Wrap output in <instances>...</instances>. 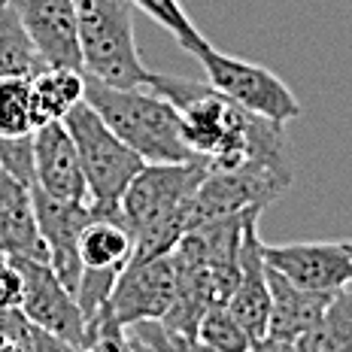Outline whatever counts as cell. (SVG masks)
Instances as JSON below:
<instances>
[{
	"instance_id": "6da1fadb",
	"label": "cell",
	"mask_w": 352,
	"mask_h": 352,
	"mask_svg": "<svg viewBox=\"0 0 352 352\" xmlns=\"http://www.w3.org/2000/svg\"><path fill=\"white\" fill-rule=\"evenodd\" d=\"M143 88L161 94L176 107L182 143L207 170H231L246 161L292 170L285 124L258 119V116L234 107L207 82L179 79L170 73L149 70Z\"/></svg>"
},
{
	"instance_id": "7a4b0ae2",
	"label": "cell",
	"mask_w": 352,
	"mask_h": 352,
	"mask_svg": "<svg viewBox=\"0 0 352 352\" xmlns=\"http://www.w3.org/2000/svg\"><path fill=\"white\" fill-rule=\"evenodd\" d=\"M85 104L146 164L195 161L179 137V113L149 88H113L85 76Z\"/></svg>"
},
{
	"instance_id": "3957f363",
	"label": "cell",
	"mask_w": 352,
	"mask_h": 352,
	"mask_svg": "<svg viewBox=\"0 0 352 352\" xmlns=\"http://www.w3.org/2000/svg\"><path fill=\"white\" fill-rule=\"evenodd\" d=\"M82 73L113 88H143L149 67L134 36L128 0H73Z\"/></svg>"
},
{
	"instance_id": "277c9868",
	"label": "cell",
	"mask_w": 352,
	"mask_h": 352,
	"mask_svg": "<svg viewBox=\"0 0 352 352\" xmlns=\"http://www.w3.org/2000/svg\"><path fill=\"white\" fill-rule=\"evenodd\" d=\"M61 122L76 146L91 212H100V216L119 212L124 188L146 161L134 149H128L85 100L73 107Z\"/></svg>"
},
{
	"instance_id": "5b68a950",
	"label": "cell",
	"mask_w": 352,
	"mask_h": 352,
	"mask_svg": "<svg viewBox=\"0 0 352 352\" xmlns=\"http://www.w3.org/2000/svg\"><path fill=\"white\" fill-rule=\"evenodd\" d=\"M195 61L207 73V85L212 91H219L234 107L246 109L258 119L289 124L304 116V107L295 98V91L274 70L261 67V64L243 61L237 55H225L212 43Z\"/></svg>"
},
{
	"instance_id": "8992f818",
	"label": "cell",
	"mask_w": 352,
	"mask_h": 352,
	"mask_svg": "<svg viewBox=\"0 0 352 352\" xmlns=\"http://www.w3.org/2000/svg\"><path fill=\"white\" fill-rule=\"evenodd\" d=\"M292 186V170L246 161L231 170H207L192 197V228L234 212L264 210Z\"/></svg>"
},
{
	"instance_id": "52a82bcc",
	"label": "cell",
	"mask_w": 352,
	"mask_h": 352,
	"mask_svg": "<svg viewBox=\"0 0 352 352\" xmlns=\"http://www.w3.org/2000/svg\"><path fill=\"white\" fill-rule=\"evenodd\" d=\"M207 167L201 161H167V164H143L137 176L128 182L119 212L124 225L134 234L146 222L164 216L176 207H186L195 197Z\"/></svg>"
},
{
	"instance_id": "ba28073f",
	"label": "cell",
	"mask_w": 352,
	"mask_h": 352,
	"mask_svg": "<svg viewBox=\"0 0 352 352\" xmlns=\"http://www.w3.org/2000/svg\"><path fill=\"white\" fill-rule=\"evenodd\" d=\"M21 274V304L19 310L34 328L70 340L82 349L85 316L76 304V295L55 276L49 261L43 258H12Z\"/></svg>"
},
{
	"instance_id": "9c48e42d",
	"label": "cell",
	"mask_w": 352,
	"mask_h": 352,
	"mask_svg": "<svg viewBox=\"0 0 352 352\" xmlns=\"http://www.w3.org/2000/svg\"><path fill=\"white\" fill-rule=\"evenodd\" d=\"M176 298V267L170 255L146 261H128V267L119 274L109 300L104 310L119 322L122 328H131L137 322H161L170 310Z\"/></svg>"
},
{
	"instance_id": "30bf717a",
	"label": "cell",
	"mask_w": 352,
	"mask_h": 352,
	"mask_svg": "<svg viewBox=\"0 0 352 352\" xmlns=\"http://www.w3.org/2000/svg\"><path fill=\"white\" fill-rule=\"evenodd\" d=\"M31 201H34V216H36V231L46 246V261L55 270V276L76 292L79 274H82V261H79V234L91 219L88 204H73V201H55V197L43 195L40 188L31 186Z\"/></svg>"
},
{
	"instance_id": "8fae6325",
	"label": "cell",
	"mask_w": 352,
	"mask_h": 352,
	"mask_svg": "<svg viewBox=\"0 0 352 352\" xmlns=\"http://www.w3.org/2000/svg\"><path fill=\"white\" fill-rule=\"evenodd\" d=\"M43 67L82 70L73 0H12Z\"/></svg>"
},
{
	"instance_id": "7c38bea8",
	"label": "cell",
	"mask_w": 352,
	"mask_h": 352,
	"mask_svg": "<svg viewBox=\"0 0 352 352\" xmlns=\"http://www.w3.org/2000/svg\"><path fill=\"white\" fill-rule=\"evenodd\" d=\"M264 261L307 292L334 295L352 283V261L340 243H264Z\"/></svg>"
},
{
	"instance_id": "4fadbf2b",
	"label": "cell",
	"mask_w": 352,
	"mask_h": 352,
	"mask_svg": "<svg viewBox=\"0 0 352 352\" xmlns=\"http://www.w3.org/2000/svg\"><path fill=\"white\" fill-rule=\"evenodd\" d=\"M34 140V188L55 201L88 204V188L76 146L64 122H49L31 134Z\"/></svg>"
},
{
	"instance_id": "5bb4252c",
	"label": "cell",
	"mask_w": 352,
	"mask_h": 352,
	"mask_svg": "<svg viewBox=\"0 0 352 352\" xmlns=\"http://www.w3.org/2000/svg\"><path fill=\"white\" fill-rule=\"evenodd\" d=\"M231 316L243 325V331L258 340L267 334L270 322V289H267V261H264V240L258 237V219L246 225L240 243V276L234 292L225 300Z\"/></svg>"
},
{
	"instance_id": "9a60e30c",
	"label": "cell",
	"mask_w": 352,
	"mask_h": 352,
	"mask_svg": "<svg viewBox=\"0 0 352 352\" xmlns=\"http://www.w3.org/2000/svg\"><path fill=\"white\" fill-rule=\"evenodd\" d=\"M0 252L6 258H43L46 246L36 231L31 186L0 164Z\"/></svg>"
},
{
	"instance_id": "2e32d148",
	"label": "cell",
	"mask_w": 352,
	"mask_h": 352,
	"mask_svg": "<svg viewBox=\"0 0 352 352\" xmlns=\"http://www.w3.org/2000/svg\"><path fill=\"white\" fill-rule=\"evenodd\" d=\"M267 289H270L267 334L280 337V340H292V343L322 319L328 298H331V295H322V292L300 289V285L285 280L283 274H276L274 267H267Z\"/></svg>"
},
{
	"instance_id": "e0dca14e",
	"label": "cell",
	"mask_w": 352,
	"mask_h": 352,
	"mask_svg": "<svg viewBox=\"0 0 352 352\" xmlns=\"http://www.w3.org/2000/svg\"><path fill=\"white\" fill-rule=\"evenodd\" d=\"M134 255V234L124 225L122 212H91L79 234V261L82 270H124Z\"/></svg>"
},
{
	"instance_id": "ac0fdd59",
	"label": "cell",
	"mask_w": 352,
	"mask_h": 352,
	"mask_svg": "<svg viewBox=\"0 0 352 352\" xmlns=\"http://www.w3.org/2000/svg\"><path fill=\"white\" fill-rule=\"evenodd\" d=\"M85 100V73L67 67H43L31 76L34 124L61 122L76 104Z\"/></svg>"
},
{
	"instance_id": "d6986e66",
	"label": "cell",
	"mask_w": 352,
	"mask_h": 352,
	"mask_svg": "<svg viewBox=\"0 0 352 352\" xmlns=\"http://www.w3.org/2000/svg\"><path fill=\"white\" fill-rule=\"evenodd\" d=\"M298 352H352V283L328 298L322 319L295 340Z\"/></svg>"
},
{
	"instance_id": "ffe728a7",
	"label": "cell",
	"mask_w": 352,
	"mask_h": 352,
	"mask_svg": "<svg viewBox=\"0 0 352 352\" xmlns=\"http://www.w3.org/2000/svg\"><path fill=\"white\" fill-rule=\"evenodd\" d=\"M43 70L12 0H0V76H34Z\"/></svg>"
},
{
	"instance_id": "44dd1931",
	"label": "cell",
	"mask_w": 352,
	"mask_h": 352,
	"mask_svg": "<svg viewBox=\"0 0 352 352\" xmlns=\"http://www.w3.org/2000/svg\"><path fill=\"white\" fill-rule=\"evenodd\" d=\"M128 3H131V10L137 6V10L146 12L158 28H164V31L176 40V46H179L182 52H188L192 58H197L210 46V40L197 31V25L188 19L186 6H182L179 0H128Z\"/></svg>"
},
{
	"instance_id": "7402d4cb",
	"label": "cell",
	"mask_w": 352,
	"mask_h": 352,
	"mask_svg": "<svg viewBox=\"0 0 352 352\" xmlns=\"http://www.w3.org/2000/svg\"><path fill=\"white\" fill-rule=\"evenodd\" d=\"M31 76H0V137L34 134Z\"/></svg>"
},
{
	"instance_id": "603a6c76",
	"label": "cell",
	"mask_w": 352,
	"mask_h": 352,
	"mask_svg": "<svg viewBox=\"0 0 352 352\" xmlns=\"http://www.w3.org/2000/svg\"><path fill=\"white\" fill-rule=\"evenodd\" d=\"M197 340L212 346L216 352H246L252 337L243 331L237 319L231 316V310L225 304L207 307V313L197 322Z\"/></svg>"
},
{
	"instance_id": "cb8c5ba5",
	"label": "cell",
	"mask_w": 352,
	"mask_h": 352,
	"mask_svg": "<svg viewBox=\"0 0 352 352\" xmlns=\"http://www.w3.org/2000/svg\"><path fill=\"white\" fill-rule=\"evenodd\" d=\"M82 352H137V349L128 328H122L107 310H100L98 316L85 322Z\"/></svg>"
},
{
	"instance_id": "d4e9b609",
	"label": "cell",
	"mask_w": 352,
	"mask_h": 352,
	"mask_svg": "<svg viewBox=\"0 0 352 352\" xmlns=\"http://www.w3.org/2000/svg\"><path fill=\"white\" fill-rule=\"evenodd\" d=\"M0 164L25 186H34V140L28 137H0Z\"/></svg>"
},
{
	"instance_id": "484cf974",
	"label": "cell",
	"mask_w": 352,
	"mask_h": 352,
	"mask_svg": "<svg viewBox=\"0 0 352 352\" xmlns=\"http://www.w3.org/2000/svg\"><path fill=\"white\" fill-rule=\"evenodd\" d=\"M34 325L19 307L0 310V352H31Z\"/></svg>"
},
{
	"instance_id": "4316f807",
	"label": "cell",
	"mask_w": 352,
	"mask_h": 352,
	"mask_svg": "<svg viewBox=\"0 0 352 352\" xmlns=\"http://www.w3.org/2000/svg\"><path fill=\"white\" fill-rule=\"evenodd\" d=\"M128 334L134 337V340H140L143 346H149L152 352H182L179 343L164 331L161 322H137V325L128 328Z\"/></svg>"
},
{
	"instance_id": "83f0119b",
	"label": "cell",
	"mask_w": 352,
	"mask_h": 352,
	"mask_svg": "<svg viewBox=\"0 0 352 352\" xmlns=\"http://www.w3.org/2000/svg\"><path fill=\"white\" fill-rule=\"evenodd\" d=\"M21 304V274L12 264V258L0 261V310Z\"/></svg>"
},
{
	"instance_id": "f1b7e54d",
	"label": "cell",
	"mask_w": 352,
	"mask_h": 352,
	"mask_svg": "<svg viewBox=\"0 0 352 352\" xmlns=\"http://www.w3.org/2000/svg\"><path fill=\"white\" fill-rule=\"evenodd\" d=\"M31 352H82L76 343L61 340L55 334H46L40 328H34V340H31Z\"/></svg>"
},
{
	"instance_id": "f546056e",
	"label": "cell",
	"mask_w": 352,
	"mask_h": 352,
	"mask_svg": "<svg viewBox=\"0 0 352 352\" xmlns=\"http://www.w3.org/2000/svg\"><path fill=\"white\" fill-rule=\"evenodd\" d=\"M246 352H298V349H295V343L292 340H280V337L264 334V337H258V340L249 343Z\"/></svg>"
},
{
	"instance_id": "4dcf8cb0",
	"label": "cell",
	"mask_w": 352,
	"mask_h": 352,
	"mask_svg": "<svg viewBox=\"0 0 352 352\" xmlns=\"http://www.w3.org/2000/svg\"><path fill=\"white\" fill-rule=\"evenodd\" d=\"M176 343H179L182 352H216L212 346H207V343L197 340V337H195V340H176Z\"/></svg>"
},
{
	"instance_id": "1f68e13d",
	"label": "cell",
	"mask_w": 352,
	"mask_h": 352,
	"mask_svg": "<svg viewBox=\"0 0 352 352\" xmlns=\"http://www.w3.org/2000/svg\"><path fill=\"white\" fill-rule=\"evenodd\" d=\"M340 246H343V252H346V255H349V261H352V240H343Z\"/></svg>"
}]
</instances>
